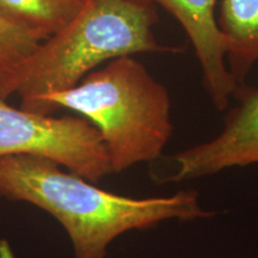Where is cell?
I'll list each match as a JSON object with an SVG mask.
<instances>
[{"mask_svg": "<svg viewBox=\"0 0 258 258\" xmlns=\"http://www.w3.org/2000/svg\"><path fill=\"white\" fill-rule=\"evenodd\" d=\"M134 56L109 61L73 88L48 93L36 110L69 109L88 120L101 135L111 173L158 159L173 132L167 88Z\"/></svg>", "mask_w": 258, "mask_h": 258, "instance_id": "3957f363", "label": "cell"}, {"mask_svg": "<svg viewBox=\"0 0 258 258\" xmlns=\"http://www.w3.org/2000/svg\"><path fill=\"white\" fill-rule=\"evenodd\" d=\"M161 6L172 15L195 50L202 74L203 88L213 105L225 110L240 86L226 62V44L217 21V0H133ZM243 86V85H241Z\"/></svg>", "mask_w": 258, "mask_h": 258, "instance_id": "8992f818", "label": "cell"}, {"mask_svg": "<svg viewBox=\"0 0 258 258\" xmlns=\"http://www.w3.org/2000/svg\"><path fill=\"white\" fill-rule=\"evenodd\" d=\"M0 196L31 203L55 218L72 241L74 258H105L111 241L125 232L148 230L171 219L215 215L201 207L195 190L128 198L98 188L55 161L28 154L0 158Z\"/></svg>", "mask_w": 258, "mask_h": 258, "instance_id": "6da1fadb", "label": "cell"}, {"mask_svg": "<svg viewBox=\"0 0 258 258\" xmlns=\"http://www.w3.org/2000/svg\"><path fill=\"white\" fill-rule=\"evenodd\" d=\"M44 38L0 17V85L8 80Z\"/></svg>", "mask_w": 258, "mask_h": 258, "instance_id": "9c48e42d", "label": "cell"}, {"mask_svg": "<svg viewBox=\"0 0 258 258\" xmlns=\"http://www.w3.org/2000/svg\"><path fill=\"white\" fill-rule=\"evenodd\" d=\"M86 0H0V17L19 28L49 37L62 29Z\"/></svg>", "mask_w": 258, "mask_h": 258, "instance_id": "ba28073f", "label": "cell"}, {"mask_svg": "<svg viewBox=\"0 0 258 258\" xmlns=\"http://www.w3.org/2000/svg\"><path fill=\"white\" fill-rule=\"evenodd\" d=\"M0 258H15L11 249L5 241H2V244H0Z\"/></svg>", "mask_w": 258, "mask_h": 258, "instance_id": "30bf717a", "label": "cell"}, {"mask_svg": "<svg viewBox=\"0 0 258 258\" xmlns=\"http://www.w3.org/2000/svg\"><path fill=\"white\" fill-rule=\"evenodd\" d=\"M36 156L97 183L110 175L98 131L82 116L41 115L0 99V158Z\"/></svg>", "mask_w": 258, "mask_h": 258, "instance_id": "277c9868", "label": "cell"}, {"mask_svg": "<svg viewBox=\"0 0 258 258\" xmlns=\"http://www.w3.org/2000/svg\"><path fill=\"white\" fill-rule=\"evenodd\" d=\"M217 21L228 71L238 85H245L258 63V0H221Z\"/></svg>", "mask_w": 258, "mask_h": 258, "instance_id": "52a82bcc", "label": "cell"}, {"mask_svg": "<svg viewBox=\"0 0 258 258\" xmlns=\"http://www.w3.org/2000/svg\"><path fill=\"white\" fill-rule=\"evenodd\" d=\"M235 97L239 104L226 115L220 133L175 154L177 169L164 182L200 178L230 167L258 164V89L243 85Z\"/></svg>", "mask_w": 258, "mask_h": 258, "instance_id": "5b68a950", "label": "cell"}, {"mask_svg": "<svg viewBox=\"0 0 258 258\" xmlns=\"http://www.w3.org/2000/svg\"><path fill=\"white\" fill-rule=\"evenodd\" d=\"M158 9L133 0H86L62 29L44 38L0 85V99L17 95L36 112L41 98L76 86L109 61L141 53H176L160 43L153 27Z\"/></svg>", "mask_w": 258, "mask_h": 258, "instance_id": "7a4b0ae2", "label": "cell"}]
</instances>
